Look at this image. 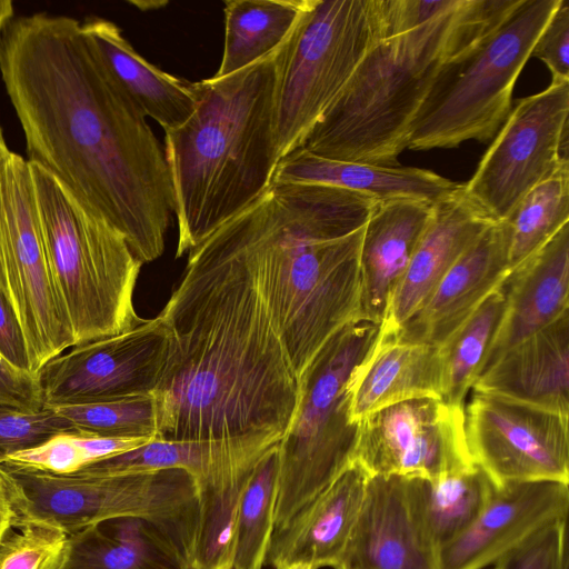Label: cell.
Masks as SVG:
<instances>
[{
	"label": "cell",
	"instance_id": "cell-1",
	"mask_svg": "<svg viewBox=\"0 0 569 569\" xmlns=\"http://www.w3.org/2000/svg\"><path fill=\"white\" fill-rule=\"evenodd\" d=\"M0 74L28 161L116 228L142 264L158 259L174 210L164 149L81 21L13 17L0 34Z\"/></svg>",
	"mask_w": 569,
	"mask_h": 569
},
{
	"label": "cell",
	"instance_id": "cell-2",
	"mask_svg": "<svg viewBox=\"0 0 569 569\" xmlns=\"http://www.w3.org/2000/svg\"><path fill=\"white\" fill-rule=\"evenodd\" d=\"M158 316L169 346L151 391L154 438L280 441L297 411L299 382L246 263L217 231L188 252Z\"/></svg>",
	"mask_w": 569,
	"mask_h": 569
},
{
	"label": "cell",
	"instance_id": "cell-3",
	"mask_svg": "<svg viewBox=\"0 0 569 569\" xmlns=\"http://www.w3.org/2000/svg\"><path fill=\"white\" fill-rule=\"evenodd\" d=\"M378 201L272 181L217 231L246 263L298 382L327 341L360 319V247Z\"/></svg>",
	"mask_w": 569,
	"mask_h": 569
},
{
	"label": "cell",
	"instance_id": "cell-4",
	"mask_svg": "<svg viewBox=\"0 0 569 569\" xmlns=\"http://www.w3.org/2000/svg\"><path fill=\"white\" fill-rule=\"evenodd\" d=\"M276 52L232 74L197 81L192 114L164 131L178 224L176 258L249 207L272 182L280 160Z\"/></svg>",
	"mask_w": 569,
	"mask_h": 569
},
{
	"label": "cell",
	"instance_id": "cell-5",
	"mask_svg": "<svg viewBox=\"0 0 569 569\" xmlns=\"http://www.w3.org/2000/svg\"><path fill=\"white\" fill-rule=\"evenodd\" d=\"M501 21L495 0H460L428 22L378 41L298 148L316 156L399 166L410 124L440 67Z\"/></svg>",
	"mask_w": 569,
	"mask_h": 569
},
{
	"label": "cell",
	"instance_id": "cell-6",
	"mask_svg": "<svg viewBox=\"0 0 569 569\" xmlns=\"http://www.w3.org/2000/svg\"><path fill=\"white\" fill-rule=\"evenodd\" d=\"M29 168L48 262L74 346L137 326L142 318L133 291L142 263L124 237L47 170L31 162Z\"/></svg>",
	"mask_w": 569,
	"mask_h": 569
},
{
	"label": "cell",
	"instance_id": "cell-7",
	"mask_svg": "<svg viewBox=\"0 0 569 569\" xmlns=\"http://www.w3.org/2000/svg\"><path fill=\"white\" fill-rule=\"evenodd\" d=\"M560 0H520L493 30L440 67L410 124L411 150L491 141L511 110L515 83Z\"/></svg>",
	"mask_w": 569,
	"mask_h": 569
},
{
	"label": "cell",
	"instance_id": "cell-8",
	"mask_svg": "<svg viewBox=\"0 0 569 569\" xmlns=\"http://www.w3.org/2000/svg\"><path fill=\"white\" fill-rule=\"evenodd\" d=\"M380 326L359 319L343 327L299 380L297 411L277 448L274 530L355 462L360 423L350 419L349 381Z\"/></svg>",
	"mask_w": 569,
	"mask_h": 569
},
{
	"label": "cell",
	"instance_id": "cell-9",
	"mask_svg": "<svg viewBox=\"0 0 569 569\" xmlns=\"http://www.w3.org/2000/svg\"><path fill=\"white\" fill-rule=\"evenodd\" d=\"M0 466L18 521L71 535L108 520L138 518L160 529L191 563L199 508L197 482L187 471L59 476Z\"/></svg>",
	"mask_w": 569,
	"mask_h": 569
},
{
	"label": "cell",
	"instance_id": "cell-10",
	"mask_svg": "<svg viewBox=\"0 0 569 569\" xmlns=\"http://www.w3.org/2000/svg\"><path fill=\"white\" fill-rule=\"evenodd\" d=\"M389 37L385 0H309L276 52L280 159L299 147L366 53Z\"/></svg>",
	"mask_w": 569,
	"mask_h": 569
},
{
	"label": "cell",
	"instance_id": "cell-11",
	"mask_svg": "<svg viewBox=\"0 0 569 569\" xmlns=\"http://www.w3.org/2000/svg\"><path fill=\"white\" fill-rule=\"evenodd\" d=\"M0 247L9 293L36 375L76 342L48 262L29 162L12 151L0 164Z\"/></svg>",
	"mask_w": 569,
	"mask_h": 569
},
{
	"label": "cell",
	"instance_id": "cell-12",
	"mask_svg": "<svg viewBox=\"0 0 569 569\" xmlns=\"http://www.w3.org/2000/svg\"><path fill=\"white\" fill-rule=\"evenodd\" d=\"M569 80L517 101L469 181L468 198L493 222L507 221L533 187L569 166Z\"/></svg>",
	"mask_w": 569,
	"mask_h": 569
},
{
	"label": "cell",
	"instance_id": "cell-13",
	"mask_svg": "<svg viewBox=\"0 0 569 569\" xmlns=\"http://www.w3.org/2000/svg\"><path fill=\"white\" fill-rule=\"evenodd\" d=\"M465 432L473 465L497 487L513 481L569 483L568 415L473 391L465 408Z\"/></svg>",
	"mask_w": 569,
	"mask_h": 569
},
{
	"label": "cell",
	"instance_id": "cell-14",
	"mask_svg": "<svg viewBox=\"0 0 569 569\" xmlns=\"http://www.w3.org/2000/svg\"><path fill=\"white\" fill-rule=\"evenodd\" d=\"M168 346V329L159 316L73 346L36 373L42 403L76 406L149 393L161 378Z\"/></svg>",
	"mask_w": 569,
	"mask_h": 569
},
{
	"label": "cell",
	"instance_id": "cell-15",
	"mask_svg": "<svg viewBox=\"0 0 569 569\" xmlns=\"http://www.w3.org/2000/svg\"><path fill=\"white\" fill-rule=\"evenodd\" d=\"M355 461L369 476L427 479L470 468L465 407L417 398L380 409L360 421Z\"/></svg>",
	"mask_w": 569,
	"mask_h": 569
},
{
	"label": "cell",
	"instance_id": "cell-16",
	"mask_svg": "<svg viewBox=\"0 0 569 569\" xmlns=\"http://www.w3.org/2000/svg\"><path fill=\"white\" fill-rule=\"evenodd\" d=\"M568 482L498 486L472 525L440 548L439 569H490L548 526L568 519Z\"/></svg>",
	"mask_w": 569,
	"mask_h": 569
},
{
	"label": "cell",
	"instance_id": "cell-17",
	"mask_svg": "<svg viewBox=\"0 0 569 569\" xmlns=\"http://www.w3.org/2000/svg\"><path fill=\"white\" fill-rule=\"evenodd\" d=\"M337 569H439V550L415 506L410 478L369 476Z\"/></svg>",
	"mask_w": 569,
	"mask_h": 569
},
{
	"label": "cell",
	"instance_id": "cell-18",
	"mask_svg": "<svg viewBox=\"0 0 569 569\" xmlns=\"http://www.w3.org/2000/svg\"><path fill=\"white\" fill-rule=\"evenodd\" d=\"M509 243L508 222L490 224L393 335L402 341L440 347L505 281L510 272Z\"/></svg>",
	"mask_w": 569,
	"mask_h": 569
},
{
	"label": "cell",
	"instance_id": "cell-19",
	"mask_svg": "<svg viewBox=\"0 0 569 569\" xmlns=\"http://www.w3.org/2000/svg\"><path fill=\"white\" fill-rule=\"evenodd\" d=\"M369 475L353 462L325 490L273 531L266 565L302 563L337 569L349 546Z\"/></svg>",
	"mask_w": 569,
	"mask_h": 569
},
{
	"label": "cell",
	"instance_id": "cell-20",
	"mask_svg": "<svg viewBox=\"0 0 569 569\" xmlns=\"http://www.w3.org/2000/svg\"><path fill=\"white\" fill-rule=\"evenodd\" d=\"M503 290L502 316L480 373L511 347L569 310V222L508 273Z\"/></svg>",
	"mask_w": 569,
	"mask_h": 569
},
{
	"label": "cell",
	"instance_id": "cell-21",
	"mask_svg": "<svg viewBox=\"0 0 569 569\" xmlns=\"http://www.w3.org/2000/svg\"><path fill=\"white\" fill-rule=\"evenodd\" d=\"M492 223L468 198L463 183L433 203L431 220L390 298L380 329L396 333L426 302L456 260Z\"/></svg>",
	"mask_w": 569,
	"mask_h": 569
},
{
	"label": "cell",
	"instance_id": "cell-22",
	"mask_svg": "<svg viewBox=\"0 0 569 569\" xmlns=\"http://www.w3.org/2000/svg\"><path fill=\"white\" fill-rule=\"evenodd\" d=\"M433 203L399 198L378 202L360 247V319L381 325L432 217Z\"/></svg>",
	"mask_w": 569,
	"mask_h": 569
},
{
	"label": "cell",
	"instance_id": "cell-23",
	"mask_svg": "<svg viewBox=\"0 0 569 569\" xmlns=\"http://www.w3.org/2000/svg\"><path fill=\"white\" fill-rule=\"evenodd\" d=\"M472 389L569 415V310L501 355Z\"/></svg>",
	"mask_w": 569,
	"mask_h": 569
},
{
	"label": "cell",
	"instance_id": "cell-24",
	"mask_svg": "<svg viewBox=\"0 0 569 569\" xmlns=\"http://www.w3.org/2000/svg\"><path fill=\"white\" fill-rule=\"evenodd\" d=\"M442 361L437 346L399 340L380 329L349 381L350 419L417 398H441Z\"/></svg>",
	"mask_w": 569,
	"mask_h": 569
},
{
	"label": "cell",
	"instance_id": "cell-25",
	"mask_svg": "<svg viewBox=\"0 0 569 569\" xmlns=\"http://www.w3.org/2000/svg\"><path fill=\"white\" fill-rule=\"evenodd\" d=\"M81 29L116 83L163 131L181 126L192 114L197 103L196 82L147 61L112 21L88 17L81 21Z\"/></svg>",
	"mask_w": 569,
	"mask_h": 569
},
{
	"label": "cell",
	"instance_id": "cell-26",
	"mask_svg": "<svg viewBox=\"0 0 569 569\" xmlns=\"http://www.w3.org/2000/svg\"><path fill=\"white\" fill-rule=\"evenodd\" d=\"M272 181L327 184L378 202L410 198L436 203L459 186L427 169L332 160L302 148H296L279 160Z\"/></svg>",
	"mask_w": 569,
	"mask_h": 569
},
{
	"label": "cell",
	"instance_id": "cell-27",
	"mask_svg": "<svg viewBox=\"0 0 569 569\" xmlns=\"http://www.w3.org/2000/svg\"><path fill=\"white\" fill-rule=\"evenodd\" d=\"M191 566L153 525L118 518L69 535L59 569H181Z\"/></svg>",
	"mask_w": 569,
	"mask_h": 569
},
{
	"label": "cell",
	"instance_id": "cell-28",
	"mask_svg": "<svg viewBox=\"0 0 569 569\" xmlns=\"http://www.w3.org/2000/svg\"><path fill=\"white\" fill-rule=\"evenodd\" d=\"M309 0H224V38L213 77L240 71L274 52L296 26Z\"/></svg>",
	"mask_w": 569,
	"mask_h": 569
},
{
	"label": "cell",
	"instance_id": "cell-29",
	"mask_svg": "<svg viewBox=\"0 0 569 569\" xmlns=\"http://www.w3.org/2000/svg\"><path fill=\"white\" fill-rule=\"evenodd\" d=\"M418 515L438 550L459 537L489 502L496 485L476 465L437 478H410Z\"/></svg>",
	"mask_w": 569,
	"mask_h": 569
},
{
	"label": "cell",
	"instance_id": "cell-30",
	"mask_svg": "<svg viewBox=\"0 0 569 569\" xmlns=\"http://www.w3.org/2000/svg\"><path fill=\"white\" fill-rule=\"evenodd\" d=\"M505 307L503 282L439 347L445 402L463 407L468 391L480 373Z\"/></svg>",
	"mask_w": 569,
	"mask_h": 569
},
{
	"label": "cell",
	"instance_id": "cell-31",
	"mask_svg": "<svg viewBox=\"0 0 569 569\" xmlns=\"http://www.w3.org/2000/svg\"><path fill=\"white\" fill-rule=\"evenodd\" d=\"M278 445L257 463L234 522L231 569H262L274 531Z\"/></svg>",
	"mask_w": 569,
	"mask_h": 569
},
{
	"label": "cell",
	"instance_id": "cell-32",
	"mask_svg": "<svg viewBox=\"0 0 569 569\" xmlns=\"http://www.w3.org/2000/svg\"><path fill=\"white\" fill-rule=\"evenodd\" d=\"M238 438L202 440L153 438L136 449L94 462L77 473L111 476L182 469L198 481L229 451Z\"/></svg>",
	"mask_w": 569,
	"mask_h": 569
},
{
	"label": "cell",
	"instance_id": "cell-33",
	"mask_svg": "<svg viewBox=\"0 0 569 569\" xmlns=\"http://www.w3.org/2000/svg\"><path fill=\"white\" fill-rule=\"evenodd\" d=\"M507 222L511 271L569 222V166L561 167L527 192Z\"/></svg>",
	"mask_w": 569,
	"mask_h": 569
},
{
	"label": "cell",
	"instance_id": "cell-34",
	"mask_svg": "<svg viewBox=\"0 0 569 569\" xmlns=\"http://www.w3.org/2000/svg\"><path fill=\"white\" fill-rule=\"evenodd\" d=\"M153 438L103 437L69 431L6 458L0 465L51 475H74L86 467L136 449Z\"/></svg>",
	"mask_w": 569,
	"mask_h": 569
},
{
	"label": "cell",
	"instance_id": "cell-35",
	"mask_svg": "<svg viewBox=\"0 0 569 569\" xmlns=\"http://www.w3.org/2000/svg\"><path fill=\"white\" fill-rule=\"evenodd\" d=\"M79 432L103 437L157 435L156 402L151 392L76 406L51 407Z\"/></svg>",
	"mask_w": 569,
	"mask_h": 569
},
{
	"label": "cell",
	"instance_id": "cell-36",
	"mask_svg": "<svg viewBox=\"0 0 569 569\" xmlns=\"http://www.w3.org/2000/svg\"><path fill=\"white\" fill-rule=\"evenodd\" d=\"M68 538L59 528L18 521L0 542V569H59Z\"/></svg>",
	"mask_w": 569,
	"mask_h": 569
},
{
	"label": "cell",
	"instance_id": "cell-37",
	"mask_svg": "<svg viewBox=\"0 0 569 569\" xmlns=\"http://www.w3.org/2000/svg\"><path fill=\"white\" fill-rule=\"evenodd\" d=\"M77 431L53 408L38 409L0 403V463L9 456L34 448L54 435Z\"/></svg>",
	"mask_w": 569,
	"mask_h": 569
},
{
	"label": "cell",
	"instance_id": "cell-38",
	"mask_svg": "<svg viewBox=\"0 0 569 569\" xmlns=\"http://www.w3.org/2000/svg\"><path fill=\"white\" fill-rule=\"evenodd\" d=\"M568 519L557 521L500 559L496 569H569Z\"/></svg>",
	"mask_w": 569,
	"mask_h": 569
},
{
	"label": "cell",
	"instance_id": "cell-39",
	"mask_svg": "<svg viewBox=\"0 0 569 569\" xmlns=\"http://www.w3.org/2000/svg\"><path fill=\"white\" fill-rule=\"evenodd\" d=\"M531 56L540 59L551 72L552 80H569V1L559 6L540 32Z\"/></svg>",
	"mask_w": 569,
	"mask_h": 569
},
{
	"label": "cell",
	"instance_id": "cell-40",
	"mask_svg": "<svg viewBox=\"0 0 569 569\" xmlns=\"http://www.w3.org/2000/svg\"><path fill=\"white\" fill-rule=\"evenodd\" d=\"M0 355L16 368L31 372L27 342L9 293L0 247ZM33 375V373H32Z\"/></svg>",
	"mask_w": 569,
	"mask_h": 569
},
{
	"label": "cell",
	"instance_id": "cell-41",
	"mask_svg": "<svg viewBox=\"0 0 569 569\" xmlns=\"http://www.w3.org/2000/svg\"><path fill=\"white\" fill-rule=\"evenodd\" d=\"M460 0H385L389 37L415 29L456 8Z\"/></svg>",
	"mask_w": 569,
	"mask_h": 569
},
{
	"label": "cell",
	"instance_id": "cell-42",
	"mask_svg": "<svg viewBox=\"0 0 569 569\" xmlns=\"http://www.w3.org/2000/svg\"><path fill=\"white\" fill-rule=\"evenodd\" d=\"M0 403L30 409L43 407L36 375L16 368L1 355Z\"/></svg>",
	"mask_w": 569,
	"mask_h": 569
},
{
	"label": "cell",
	"instance_id": "cell-43",
	"mask_svg": "<svg viewBox=\"0 0 569 569\" xmlns=\"http://www.w3.org/2000/svg\"><path fill=\"white\" fill-rule=\"evenodd\" d=\"M18 515L0 466V542L3 537L17 526Z\"/></svg>",
	"mask_w": 569,
	"mask_h": 569
},
{
	"label": "cell",
	"instance_id": "cell-44",
	"mask_svg": "<svg viewBox=\"0 0 569 569\" xmlns=\"http://www.w3.org/2000/svg\"><path fill=\"white\" fill-rule=\"evenodd\" d=\"M13 2L11 0H0V34L8 22L13 18Z\"/></svg>",
	"mask_w": 569,
	"mask_h": 569
},
{
	"label": "cell",
	"instance_id": "cell-45",
	"mask_svg": "<svg viewBox=\"0 0 569 569\" xmlns=\"http://www.w3.org/2000/svg\"><path fill=\"white\" fill-rule=\"evenodd\" d=\"M10 152L11 151L9 150L4 140L3 130L0 126V164L9 156Z\"/></svg>",
	"mask_w": 569,
	"mask_h": 569
},
{
	"label": "cell",
	"instance_id": "cell-46",
	"mask_svg": "<svg viewBox=\"0 0 569 569\" xmlns=\"http://www.w3.org/2000/svg\"><path fill=\"white\" fill-rule=\"evenodd\" d=\"M278 569H311V568L309 566H307V565L293 563V565H289V566L281 567V568H278Z\"/></svg>",
	"mask_w": 569,
	"mask_h": 569
},
{
	"label": "cell",
	"instance_id": "cell-47",
	"mask_svg": "<svg viewBox=\"0 0 569 569\" xmlns=\"http://www.w3.org/2000/svg\"><path fill=\"white\" fill-rule=\"evenodd\" d=\"M181 569H194V568L192 566H186V567H183Z\"/></svg>",
	"mask_w": 569,
	"mask_h": 569
},
{
	"label": "cell",
	"instance_id": "cell-48",
	"mask_svg": "<svg viewBox=\"0 0 569 569\" xmlns=\"http://www.w3.org/2000/svg\"><path fill=\"white\" fill-rule=\"evenodd\" d=\"M490 569H496V568H493V567H492V568H490Z\"/></svg>",
	"mask_w": 569,
	"mask_h": 569
}]
</instances>
